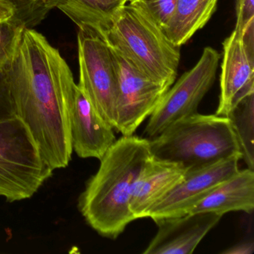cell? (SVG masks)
I'll list each match as a JSON object with an SVG mask.
<instances>
[{
  "instance_id": "obj_2",
  "label": "cell",
  "mask_w": 254,
  "mask_h": 254,
  "mask_svg": "<svg viewBox=\"0 0 254 254\" xmlns=\"http://www.w3.org/2000/svg\"><path fill=\"white\" fill-rule=\"evenodd\" d=\"M152 157L149 140L123 136L100 160L78 200V208L90 227L100 236L117 239L134 221L129 209L141 172Z\"/></svg>"
},
{
  "instance_id": "obj_15",
  "label": "cell",
  "mask_w": 254,
  "mask_h": 254,
  "mask_svg": "<svg viewBox=\"0 0 254 254\" xmlns=\"http://www.w3.org/2000/svg\"><path fill=\"white\" fill-rule=\"evenodd\" d=\"M123 0H63L57 8L64 13L81 32L105 41Z\"/></svg>"
},
{
  "instance_id": "obj_3",
  "label": "cell",
  "mask_w": 254,
  "mask_h": 254,
  "mask_svg": "<svg viewBox=\"0 0 254 254\" xmlns=\"http://www.w3.org/2000/svg\"><path fill=\"white\" fill-rule=\"evenodd\" d=\"M148 140L153 157L179 163L187 171L230 157L242 159L230 119L216 114L189 116Z\"/></svg>"
},
{
  "instance_id": "obj_12",
  "label": "cell",
  "mask_w": 254,
  "mask_h": 254,
  "mask_svg": "<svg viewBox=\"0 0 254 254\" xmlns=\"http://www.w3.org/2000/svg\"><path fill=\"white\" fill-rule=\"evenodd\" d=\"M114 127L93 109L78 84L70 108V134L72 150L83 159L100 160L117 141Z\"/></svg>"
},
{
  "instance_id": "obj_6",
  "label": "cell",
  "mask_w": 254,
  "mask_h": 254,
  "mask_svg": "<svg viewBox=\"0 0 254 254\" xmlns=\"http://www.w3.org/2000/svg\"><path fill=\"white\" fill-rule=\"evenodd\" d=\"M221 55L212 47L203 49L198 62L171 86L149 117L145 133L156 137L181 119L197 114V108L215 82Z\"/></svg>"
},
{
  "instance_id": "obj_13",
  "label": "cell",
  "mask_w": 254,
  "mask_h": 254,
  "mask_svg": "<svg viewBox=\"0 0 254 254\" xmlns=\"http://www.w3.org/2000/svg\"><path fill=\"white\" fill-rule=\"evenodd\" d=\"M187 169L179 163L153 157L141 172L129 209L135 220L147 218L149 209L184 178Z\"/></svg>"
},
{
  "instance_id": "obj_18",
  "label": "cell",
  "mask_w": 254,
  "mask_h": 254,
  "mask_svg": "<svg viewBox=\"0 0 254 254\" xmlns=\"http://www.w3.org/2000/svg\"><path fill=\"white\" fill-rule=\"evenodd\" d=\"M63 0H0L14 9L12 20L25 29L39 25L49 13L58 8Z\"/></svg>"
},
{
  "instance_id": "obj_10",
  "label": "cell",
  "mask_w": 254,
  "mask_h": 254,
  "mask_svg": "<svg viewBox=\"0 0 254 254\" xmlns=\"http://www.w3.org/2000/svg\"><path fill=\"white\" fill-rule=\"evenodd\" d=\"M220 75L219 103L215 114H228L254 94V57L247 51L242 37L234 32L224 40Z\"/></svg>"
},
{
  "instance_id": "obj_19",
  "label": "cell",
  "mask_w": 254,
  "mask_h": 254,
  "mask_svg": "<svg viewBox=\"0 0 254 254\" xmlns=\"http://www.w3.org/2000/svg\"><path fill=\"white\" fill-rule=\"evenodd\" d=\"M24 29L11 20L0 21V73L15 56Z\"/></svg>"
},
{
  "instance_id": "obj_7",
  "label": "cell",
  "mask_w": 254,
  "mask_h": 254,
  "mask_svg": "<svg viewBox=\"0 0 254 254\" xmlns=\"http://www.w3.org/2000/svg\"><path fill=\"white\" fill-rule=\"evenodd\" d=\"M78 51L77 84L93 109L114 129L118 87L111 49L99 37L80 31Z\"/></svg>"
},
{
  "instance_id": "obj_20",
  "label": "cell",
  "mask_w": 254,
  "mask_h": 254,
  "mask_svg": "<svg viewBox=\"0 0 254 254\" xmlns=\"http://www.w3.org/2000/svg\"><path fill=\"white\" fill-rule=\"evenodd\" d=\"M176 2L177 0H127L126 4L141 10L165 31L173 15Z\"/></svg>"
},
{
  "instance_id": "obj_23",
  "label": "cell",
  "mask_w": 254,
  "mask_h": 254,
  "mask_svg": "<svg viewBox=\"0 0 254 254\" xmlns=\"http://www.w3.org/2000/svg\"><path fill=\"white\" fill-rule=\"evenodd\" d=\"M254 242H245L235 245L234 246L228 248L227 251H224L223 254H251L254 253Z\"/></svg>"
},
{
  "instance_id": "obj_21",
  "label": "cell",
  "mask_w": 254,
  "mask_h": 254,
  "mask_svg": "<svg viewBox=\"0 0 254 254\" xmlns=\"http://www.w3.org/2000/svg\"><path fill=\"white\" fill-rule=\"evenodd\" d=\"M236 1V23L234 32L242 37L245 29L254 22V0H235Z\"/></svg>"
},
{
  "instance_id": "obj_14",
  "label": "cell",
  "mask_w": 254,
  "mask_h": 254,
  "mask_svg": "<svg viewBox=\"0 0 254 254\" xmlns=\"http://www.w3.org/2000/svg\"><path fill=\"white\" fill-rule=\"evenodd\" d=\"M254 209V171L245 169L222 181L196 203L191 212H213L223 215L227 212Z\"/></svg>"
},
{
  "instance_id": "obj_11",
  "label": "cell",
  "mask_w": 254,
  "mask_h": 254,
  "mask_svg": "<svg viewBox=\"0 0 254 254\" xmlns=\"http://www.w3.org/2000/svg\"><path fill=\"white\" fill-rule=\"evenodd\" d=\"M222 216L213 212H191L155 221L158 230L144 254H190Z\"/></svg>"
},
{
  "instance_id": "obj_5",
  "label": "cell",
  "mask_w": 254,
  "mask_h": 254,
  "mask_svg": "<svg viewBox=\"0 0 254 254\" xmlns=\"http://www.w3.org/2000/svg\"><path fill=\"white\" fill-rule=\"evenodd\" d=\"M53 171L19 117L0 121V197L8 202L30 198Z\"/></svg>"
},
{
  "instance_id": "obj_1",
  "label": "cell",
  "mask_w": 254,
  "mask_h": 254,
  "mask_svg": "<svg viewBox=\"0 0 254 254\" xmlns=\"http://www.w3.org/2000/svg\"><path fill=\"white\" fill-rule=\"evenodd\" d=\"M16 116L46 163L64 169L72 160L70 108L76 83L60 52L33 29H25L15 56L1 72Z\"/></svg>"
},
{
  "instance_id": "obj_16",
  "label": "cell",
  "mask_w": 254,
  "mask_h": 254,
  "mask_svg": "<svg viewBox=\"0 0 254 254\" xmlns=\"http://www.w3.org/2000/svg\"><path fill=\"white\" fill-rule=\"evenodd\" d=\"M218 0H177L165 33L177 47L185 44L206 26L215 13Z\"/></svg>"
},
{
  "instance_id": "obj_4",
  "label": "cell",
  "mask_w": 254,
  "mask_h": 254,
  "mask_svg": "<svg viewBox=\"0 0 254 254\" xmlns=\"http://www.w3.org/2000/svg\"><path fill=\"white\" fill-rule=\"evenodd\" d=\"M142 73L167 88L175 83L181 47L141 10L126 4L117 11L105 40Z\"/></svg>"
},
{
  "instance_id": "obj_25",
  "label": "cell",
  "mask_w": 254,
  "mask_h": 254,
  "mask_svg": "<svg viewBox=\"0 0 254 254\" xmlns=\"http://www.w3.org/2000/svg\"><path fill=\"white\" fill-rule=\"evenodd\" d=\"M123 1H124L126 3H127V0H123Z\"/></svg>"
},
{
  "instance_id": "obj_9",
  "label": "cell",
  "mask_w": 254,
  "mask_h": 254,
  "mask_svg": "<svg viewBox=\"0 0 254 254\" xmlns=\"http://www.w3.org/2000/svg\"><path fill=\"white\" fill-rule=\"evenodd\" d=\"M240 160L239 157H230L187 171L184 178L149 209L147 218L155 222L189 213L212 189L239 171Z\"/></svg>"
},
{
  "instance_id": "obj_17",
  "label": "cell",
  "mask_w": 254,
  "mask_h": 254,
  "mask_svg": "<svg viewBox=\"0 0 254 254\" xmlns=\"http://www.w3.org/2000/svg\"><path fill=\"white\" fill-rule=\"evenodd\" d=\"M227 117L236 134L242 159L248 169H254V94L242 101Z\"/></svg>"
},
{
  "instance_id": "obj_22",
  "label": "cell",
  "mask_w": 254,
  "mask_h": 254,
  "mask_svg": "<svg viewBox=\"0 0 254 254\" xmlns=\"http://www.w3.org/2000/svg\"><path fill=\"white\" fill-rule=\"evenodd\" d=\"M16 116L8 90L0 74V121Z\"/></svg>"
},
{
  "instance_id": "obj_8",
  "label": "cell",
  "mask_w": 254,
  "mask_h": 254,
  "mask_svg": "<svg viewBox=\"0 0 254 254\" xmlns=\"http://www.w3.org/2000/svg\"><path fill=\"white\" fill-rule=\"evenodd\" d=\"M109 47L118 87L114 130L130 136L155 111L169 88L144 75L117 49Z\"/></svg>"
},
{
  "instance_id": "obj_24",
  "label": "cell",
  "mask_w": 254,
  "mask_h": 254,
  "mask_svg": "<svg viewBox=\"0 0 254 254\" xmlns=\"http://www.w3.org/2000/svg\"><path fill=\"white\" fill-rule=\"evenodd\" d=\"M14 15V9L9 5L0 2V21L10 20Z\"/></svg>"
}]
</instances>
